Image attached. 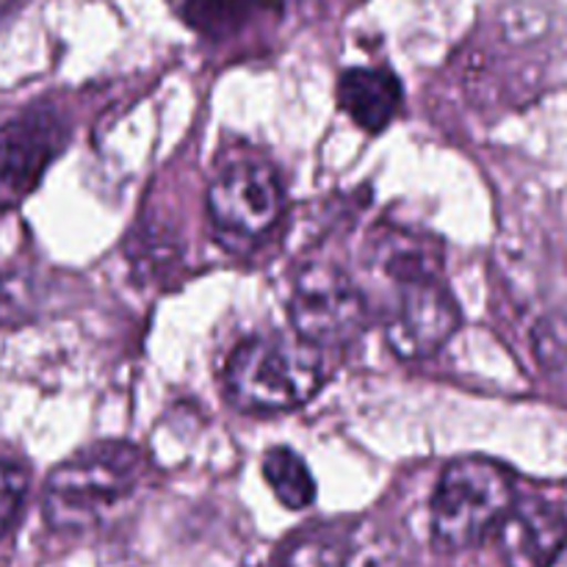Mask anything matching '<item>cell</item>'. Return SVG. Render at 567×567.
Masks as SVG:
<instances>
[{
    "mask_svg": "<svg viewBox=\"0 0 567 567\" xmlns=\"http://www.w3.org/2000/svg\"><path fill=\"white\" fill-rule=\"evenodd\" d=\"M66 144V122L53 109H28L0 125V214L17 208Z\"/></svg>",
    "mask_w": 567,
    "mask_h": 567,
    "instance_id": "7",
    "label": "cell"
},
{
    "mask_svg": "<svg viewBox=\"0 0 567 567\" xmlns=\"http://www.w3.org/2000/svg\"><path fill=\"white\" fill-rule=\"evenodd\" d=\"M144 454L125 441H100L55 465L44 482L42 515L50 529L83 535L103 526L138 491Z\"/></svg>",
    "mask_w": 567,
    "mask_h": 567,
    "instance_id": "1",
    "label": "cell"
},
{
    "mask_svg": "<svg viewBox=\"0 0 567 567\" xmlns=\"http://www.w3.org/2000/svg\"><path fill=\"white\" fill-rule=\"evenodd\" d=\"M286 205L275 166L260 158H236L221 166L208 192L216 236L230 249H247L277 227Z\"/></svg>",
    "mask_w": 567,
    "mask_h": 567,
    "instance_id": "4",
    "label": "cell"
},
{
    "mask_svg": "<svg viewBox=\"0 0 567 567\" xmlns=\"http://www.w3.org/2000/svg\"><path fill=\"white\" fill-rule=\"evenodd\" d=\"M28 496V474L14 463L0 460V537L20 518Z\"/></svg>",
    "mask_w": 567,
    "mask_h": 567,
    "instance_id": "15",
    "label": "cell"
},
{
    "mask_svg": "<svg viewBox=\"0 0 567 567\" xmlns=\"http://www.w3.org/2000/svg\"><path fill=\"white\" fill-rule=\"evenodd\" d=\"M385 313V338L404 360H424L441 352L457 332L463 313L443 277L399 282Z\"/></svg>",
    "mask_w": 567,
    "mask_h": 567,
    "instance_id": "6",
    "label": "cell"
},
{
    "mask_svg": "<svg viewBox=\"0 0 567 567\" xmlns=\"http://www.w3.org/2000/svg\"><path fill=\"white\" fill-rule=\"evenodd\" d=\"M496 546L507 567H554L567 548V515L543 498L515 502L498 524Z\"/></svg>",
    "mask_w": 567,
    "mask_h": 567,
    "instance_id": "8",
    "label": "cell"
},
{
    "mask_svg": "<svg viewBox=\"0 0 567 567\" xmlns=\"http://www.w3.org/2000/svg\"><path fill=\"white\" fill-rule=\"evenodd\" d=\"M513 504L515 485L507 468L482 457L454 460L443 468L432 496V543L446 554L468 551L496 535Z\"/></svg>",
    "mask_w": 567,
    "mask_h": 567,
    "instance_id": "3",
    "label": "cell"
},
{
    "mask_svg": "<svg viewBox=\"0 0 567 567\" xmlns=\"http://www.w3.org/2000/svg\"><path fill=\"white\" fill-rule=\"evenodd\" d=\"M374 266L391 286H399V282L441 275L443 255L432 238L408 230H391L377 238Z\"/></svg>",
    "mask_w": 567,
    "mask_h": 567,
    "instance_id": "10",
    "label": "cell"
},
{
    "mask_svg": "<svg viewBox=\"0 0 567 567\" xmlns=\"http://www.w3.org/2000/svg\"><path fill=\"white\" fill-rule=\"evenodd\" d=\"M338 103L354 125L382 133L402 111V83L388 70L354 66L338 81Z\"/></svg>",
    "mask_w": 567,
    "mask_h": 567,
    "instance_id": "9",
    "label": "cell"
},
{
    "mask_svg": "<svg viewBox=\"0 0 567 567\" xmlns=\"http://www.w3.org/2000/svg\"><path fill=\"white\" fill-rule=\"evenodd\" d=\"M293 330L319 349L347 347L369 324V302L352 277L332 264H310L291 288Z\"/></svg>",
    "mask_w": 567,
    "mask_h": 567,
    "instance_id": "5",
    "label": "cell"
},
{
    "mask_svg": "<svg viewBox=\"0 0 567 567\" xmlns=\"http://www.w3.org/2000/svg\"><path fill=\"white\" fill-rule=\"evenodd\" d=\"M42 305V282L31 271H0V324H22Z\"/></svg>",
    "mask_w": 567,
    "mask_h": 567,
    "instance_id": "14",
    "label": "cell"
},
{
    "mask_svg": "<svg viewBox=\"0 0 567 567\" xmlns=\"http://www.w3.org/2000/svg\"><path fill=\"white\" fill-rule=\"evenodd\" d=\"M352 535L343 526H310L288 537L271 557V567H347Z\"/></svg>",
    "mask_w": 567,
    "mask_h": 567,
    "instance_id": "11",
    "label": "cell"
},
{
    "mask_svg": "<svg viewBox=\"0 0 567 567\" xmlns=\"http://www.w3.org/2000/svg\"><path fill=\"white\" fill-rule=\"evenodd\" d=\"M321 382V349L299 332L249 338L225 369L227 399L244 413H286L313 399Z\"/></svg>",
    "mask_w": 567,
    "mask_h": 567,
    "instance_id": "2",
    "label": "cell"
},
{
    "mask_svg": "<svg viewBox=\"0 0 567 567\" xmlns=\"http://www.w3.org/2000/svg\"><path fill=\"white\" fill-rule=\"evenodd\" d=\"M258 0H172V9L186 25L205 37L236 33L255 14Z\"/></svg>",
    "mask_w": 567,
    "mask_h": 567,
    "instance_id": "13",
    "label": "cell"
},
{
    "mask_svg": "<svg viewBox=\"0 0 567 567\" xmlns=\"http://www.w3.org/2000/svg\"><path fill=\"white\" fill-rule=\"evenodd\" d=\"M264 480L277 502L288 509H305L316 502V480L308 463L293 449H269L264 457Z\"/></svg>",
    "mask_w": 567,
    "mask_h": 567,
    "instance_id": "12",
    "label": "cell"
}]
</instances>
